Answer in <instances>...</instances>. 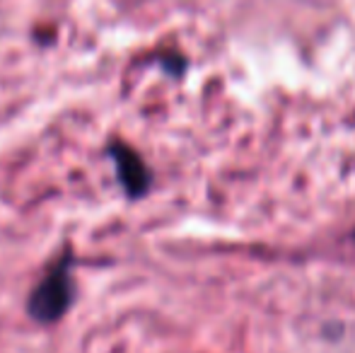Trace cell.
<instances>
[{
	"label": "cell",
	"instance_id": "6da1fadb",
	"mask_svg": "<svg viewBox=\"0 0 355 353\" xmlns=\"http://www.w3.org/2000/svg\"><path fill=\"white\" fill-rule=\"evenodd\" d=\"M75 300L73 283V255L63 252L51 266L44 271L27 298V312L37 325L51 327L66 317Z\"/></svg>",
	"mask_w": 355,
	"mask_h": 353
},
{
	"label": "cell",
	"instance_id": "7a4b0ae2",
	"mask_svg": "<svg viewBox=\"0 0 355 353\" xmlns=\"http://www.w3.org/2000/svg\"><path fill=\"white\" fill-rule=\"evenodd\" d=\"M109 157L114 160L119 184L123 187V191L131 198L143 196L150 189V184H153V175H150L143 157L121 141H114L112 146H109Z\"/></svg>",
	"mask_w": 355,
	"mask_h": 353
}]
</instances>
